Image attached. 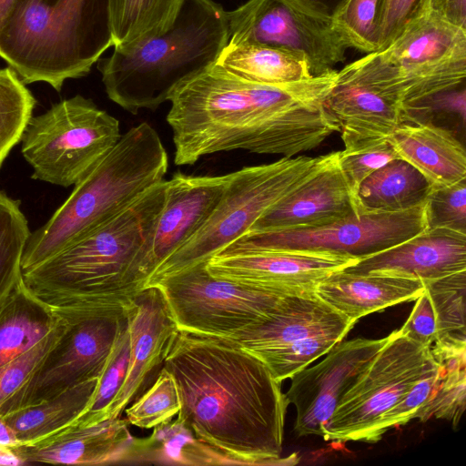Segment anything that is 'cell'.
<instances>
[{
    "label": "cell",
    "instance_id": "19",
    "mask_svg": "<svg viewBox=\"0 0 466 466\" xmlns=\"http://www.w3.org/2000/svg\"><path fill=\"white\" fill-rule=\"evenodd\" d=\"M228 178L229 174L188 176L177 172L167 180L165 202L148 254L150 276L202 228L219 202Z\"/></svg>",
    "mask_w": 466,
    "mask_h": 466
},
{
    "label": "cell",
    "instance_id": "26",
    "mask_svg": "<svg viewBox=\"0 0 466 466\" xmlns=\"http://www.w3.org/2000/svg\"><path fill=\"white\" fill-rule=\"evenodd\" d=\"M62 321L22 279L0 307V367L36 345Z\"/></svg>",
    "mask_w": 466,
    "mask_h": 466
},
{
    "label": "cell",
    "instance_id": "7",
    "mask_svg": "<svg viewBox=\"0 0 466 466\" xmlns=\"http://www.w3.org/2000/svg\"><path fill=\"white\" fill-rule=\"evenodd\" d=\"M341 72L371 80L403 105L464 84L466 30L427 11L386 48L369 53Z\"/></svg>",
    "mask_w": 466,
    "mask_h": 466
},
{
    "label": "cell",
    "instance_id": "25",
    "mask_svg": "<svg viewBox=\"0 0 466 466\" xmlns=\"http://www.w3.org/2000/svg\"><path fill=\"white\" fill-rule=\"evenodd\" d=\"M399 157L414 167L431 187L466 179V152L454 133L431 122H403L387 137Z\"/></svg>",
    "mask_w": 466,
    "mask_h": 466
},
{
    "label": "cell",
    "instance_id": "47",
    "mask_svg": "<svg viewBox=\"0 0 466 466\" xmlns=\"http://www.w3.org/2000/svg\"><path fill=\"white\" fill-rule=\"evenodd\" d=\"M297 9L317 18L333 22L348 0H285Z\"/></svg>",
    "mask_w": 466,
    "mask_h": 466
},
{
    "label": "cell",
    "instance_id": "49",
    "mask_svg": "<svg viewBox=\"0 0 466 466\" xmlns=\"http://www.w3.org/2000/svg\"><path fill=\"white\" fill-rule=\"evenodd\" d=\"M17 446V441L5 421L4 418L0 416V447L7 450H11Z\"/></svg>",
    "mask_w": 466,
    "mask_h": 466
},
{
    "label": "cell",
    "instance_id": "3",
    "mask_svg": "<svg viewBox=\"0 0 466 466\" xmlns=\"http://www.w3.org/2000/svg\"><path fill=\"white\" fill-rule=\"evenodd\" d=\"M167 180L86 236L22 272L26 288L64 319L123 313L151 274L148 254Z\"/></svg>",
    "mask_w": 466,
    "mask_h": 466
},
{
    "label": "cell",
    "instance_id": "23",
    "mask_svg": "<svg viewBox=\"0 0 466 466\" xmlns=\"http://www.w3.org/2000/svg\"><path fill=\"white\" fill-rule=\"evenodd\" d=\"M355 323L315 292L287 294L261 323L231 341L258 358L318 333H349Z\"/></svg>",
    "mask_w": 466,
    "mask_h": 466
},
{
    "label": "cell",
    "instance_id": "24",
    "mask_svg": "<svg viewBox=\"0 0 466 466\" xmlns=\"http://www.w3.org/2000/svg\"><path fill=\"white\" fill-rule=\"evenodd\" d=\"M424 290L423 281L417 278L345 269L330 273L315 288L318 297L355 322L370 313L414 301Z\"/></svg>",
    "mask_w": 466,
    "mask_h": 466
},
{
    "label": "cell",
    "instance_id": "13",
    "mask_svg": "<svg viewBox=\"0 0 466 466\" xmlns=\"http://www.w3.org/2000/svg\"><path fill=\"white\" fill-rule=\"evenodd\" d=\"M126 312L66 320V327L60 338L27 380L0 407V416L51 399L85 380L98 378Z\"/></svg>",
    "mask_w": 466,
    "mask_h": 466
},
{
    "label": "cell",
    "instance_id": "10",
    "mask_svg": "<svg viewBox=\"0 0 466 466\" xmlns=\"http://www.w3.org/2000/svg\"><path fill=\"white\" fill-rule=\"evenodd\" d=\"M207 261L147 286L160 289L179 331L234 340L261 323L287 295L216 278Z\"/></svg>",
    "mask_w": 466,
    "mask_h": 466
},
{
    "label": "cell",
    "instance_id": "14",
    "mask_svg": "<svg viewBox=\"0 0 466 466\" xmlns=\"http://www.w3.org/2000/svg\"><path fill=\"white\" fill-rule=\"evenodd\" d=\"M229 44L284 49L308 62L318 76L335 70L350 48L332 22L308 15L285 0H248L228 12Z\"/></svg>",
    "mask_w": 466,
    "mask_h": 466
},
{
    "label": "cell",
    "instance_id": "40",
    "mask_svg": "<svg viewBox=\"0 0 466 466\" xmlns=\"http://www.w3.org/2000/svg\"><path fill=\"white\" fill-rule=\"evenodd\" d=\"M442 366L435 361L410 388L401 399L385 413L379 425V436L391 427L398 428L418 417L420 412L435 396L442 377Z\"/></svg>",
    "mask_w": 466,
    "mask_h": 466
},
{
    "label": "cell",
    "instance_id": "12",
    "mask_svg": "<svg viewBox=\"0 0 466 466\" xmlns=\"http://www.w3.org/2000/svg\"><path fill=\"white\" fill-rule=\"evenodd\" d=\"M426 228L425 201L401 211L355 214L314 228L264 232L249 230L224 249L328 251L360 259L394 247Z\"/></svg>",
    "mask_w": 466,
    "mask_h": 466
},
{
    "label": "cell",
    "instance_id": "36",
    "mask_svg": "<svg viewBox=\"0 0 466 466\" xmlns=\"http://www.w3.org/2000/svg\"><path fill=\"white\" fill-rule=\"evenodd\" d=\"M465 350L434 357L442 366V377L433 399L417 419L424 422L434 416L452 422L454 429L465 409Z\"/></svg>",
    "mask_w": 466,
    "mask_h": 466
},
{
    "label": "cell",
    "instance_id": "29",
    "mask_svg": "<svg viewBox=\"0 0 466 466\" xmlns=\"http://www.w3.org/2000/svg\"><path fill=\"white\" fill-rule=\"evenodd\" d=\"M97 380H85L51 399L3 416L17 446L39 441L75 421L90 401Z\"/></svg>",
    "mask_w": 466,
    "mask_h": 466
},
{
    "label": "cell",
    "instance_id": "39",
    "mask_svg": "<svg viewBox=\"0 0 466 466\" xmlns=\"http://www.w3.org/2000/svg\"><path fill=\"white\" fill-rule=\"evenodd\" d=\"M384 0H348L332 24L349 47L367 54L378 47Z\"/></svg>",
    "mask_w": 466,
    "mask_h": 466
},
{
    "label": "cell",
    "instance_id": "45",
    "mask_svg": "<svg viewBox=\"0 0 466 466\" xmlns=\"http://www.w3.org/2000/svg\"><path fill=\"white\" fill-rule=\"evenodd\" d=\"M429 4L430 0H384L376 51L386 48L410 23L424 15Z\"/></svg>",
    "mask_w": 466,
    "mask_h": 466
},
{
    "label": "cell",
    "instance_id": "20",
    "mask_svg": "<svg viewBox=\"0 0 466 466\" xmlns=\"http://www.w3.org/2000/svg\"><path fill=\"white\" fill-rule=\"evenodd\" d=\"M324 106L337 123L345 149L385 140L401 124V100L376 84L337 71Z\"/></svg>",
    "mask_w": 466,
    "mask_h": 466
},
{
    "label": "cell",
    "instance_id": "42",
    "mask_svg": "<svg viewBox=\"0 0 466 466\" xmlns=\"http://www.w3.org/2000/svg\"><path fill=\"white\" fill-rule=\"evenodd\" d=\"M398 158H400L399 156L387 138L365 147L339 151V165L354 200L358 189L365 178L389 162Z\"/></svg>",
    "mask_w": 466,
    "mask_h": 466
},
{
    "label": "cell",
    "instance_id": "28",
    "mask_svg": "<svg viewBox=\"0 0 466 466\" xmlns=\"http://www.w3.org/2000/svg\"><path fill=\"white\" fill-rule=\"evenodd\" d=\"M431 185L414 167L398 158L370 174L355 198L358 214L395 212L426 201Z\"/></svg>",
    "mask_w": 466,
    "mask_h": 466
},
{
    "label": "cell",
    "instance_id": "27",
    "mask_svg": "<svg viewBox=\"0 0 466 466\" xmlns=\"http://www.w3.org/2000/svg\"><path fill=\"white\" fill-rule=\"evenodd\" d=\"M153 429L147 438H134L125 463L238 465L235 460L198 439L177 418Z\"/></svg>",
    "mask_w": 466,
    "mask_h": 466
},
{
    "label": "cell",
    "instance_id": "35",
    "mask_svg": "<svg viewBox=\"0 0 466 466\" xmlns=\"http://www.w3.org/2000/svg\"><path fill=\"white\" fill-rule=\"evenodd\" d=\"M129 358L130 338L126 315L121 320L116 339L98 377L92 398L85 410L73 422L87 425L107 419L108 410L126 380Z\"/></svg>",
    "mask_w": 466,
    "mask_h": 466
},
{
    "label": "cell",
    "instance_id": "2",
    "mask_svg": "<svg viewBox=\"0 0 466 466\" xmlns=\"http://www.w3.org/2000/svg\"><path fill=\"white\" fill-rule=\"evenodd\" d=\"M164 366L181 400L177 419L238 465H294L280 458L289 406L280 382L234 341L177 333Z\"/></svg>",
    "mask_w": 466,
    "mask_h": 466
},
{
    "label": "cell",
    "instance_id": "30",
    "mask_svg": "<svg viewBox=\"0 0 466 466\" xmlns=\"http://www.w3.org/2000/svg\"><path fill=\"white\" fill-rule=\"evenodd\" d=\"M216 65L238 77L265 85L294 83L313 76L304 57L257 44L228 43Z\"/></svg>",
    "mask_w": 466,
    "mask_h": 466
},
{
    "label": "cell",
    "instance_id": "9",
    "mask_svg": "<svg viewBox=\"0 0 466 466\" xmlns=\"http://www.w3.org/2000/svg\"><path fill=\"white\" fill-rule=\"evenodd\" d=\"M119 121L80 95L30 119L21 152L33 179L68 187L81 180L121 137Z\"/></svg>",
    "mask_w": 466,
    "mask_h": 466
},
{
    "label": "cell",
    "instance_id": "17",
    "mask_svg": "<svg viewBox=\"0 0 466 466\" xmlns=\"http://www.w3.org/2000/svg\"><path fill=\"white\" fill-rule=\"evenodd\" d=\"M339 153H329L323 165L268 208L249 230L314 228L358 214L354 198L339 165Z\"/></svg>",
    "mask_w": 466,
    "mask_h": 466
},
{
    "label": "cell",
    "instance_id": "44",
    "mask_svg": "<svg viewBox=\"0 0 466 466\" xmlns=\"http://www.w3.org/2000/svg\"><path fill=\"white\" fill-rule=\"evenodd\" d=\"M435 116H454L464 126L466 117L464 84L403 105L401 123L431 122Z\"/></svg>",
    "mask_w": 466,
    "mask_h": 466
},
{
    "label": "cell",
    "instance_id": "41",
    "mask_svg": "<svg viewBox=\"0 0 466 466\" xmlns=\"http://www.w3.org/2000/svg\"><path fill=\"white\" fill-rule=\"evenodd\" d=\"M427 228H444L466 233V179L431 187L426 198Z\"/></svg>",
    "mask_w": 466,
    "mask_h": 466
},
{
    "label": "cell",
    "instance_id": "11",
    "mask_svg": "<svg viewBox=\"0 0 466 466\" xmlns=\"http://www.w3.org/2000/svg\"><path fill=\"white\" fill-rule=\"evenodd\" d=\"M435 361L431 347L392 331L379 352L346 391L329 420L327 441L380 440V420Z\"/></svg>",
    "mask_w": 466,
    "mask_h": 466
},
{
    "label": "cell",
    "instance_id": "16",
    "mask_svg": "<svg viewBox=\"0 0 466 466\" xmlns=\"http://www.w3.org/2000/svg\"><path fill=\"white\" fill-rule=\"evenodd\" d=\"M386 341L387 337L341 340L319 363L290 378L284 395L288 404L296 408L294 431L299 437H322L340 399Z\"/></svg>",
    "mask_w": 466,
    "mask_h": 466
},
{
    "label": "cell",
    "instance_id": "15",
    "mask_svg": "<svg viewBox=\"0 0 466 466\" xmlns=\"http://www.w3.org/2000/svg\"><path fill=\"white\" fill-rule=\"evenodd\" d=\"M359 258L328 251L243 248L223 249L207 261L214 277L283 294L315 292L330 273L354 265Z\"/></svg>",
    "mask_w": 466,
    "mask_h": 466
},
{
    "label": "cell",
    "instance_id": "32",
    "mask_svg": "<svg viewBox=\"0 0 466 466\" xmlns=\"http://www.w3.org/2000/svg\"><path fill=\"white\" fill-rule=\"evenodd\" d=\"M436 321V339L431 350L457 352L466 350V269L424 280Z\"/></svg>",
    "mask_w": 466,
    "mask_h": 466
},
{
    "label": "cell",
    "instance_id": "50",
    "mask_svg": "<svg viewBox=\"0 0 466 466\" xmlns=\"http://www.w3.org/2000/svg\"><path fill=\"white\" fill-rule=\"evenodd\" d=\"M17 0H0V35L9 19Z\"/></svg>",
    "mask_w": 466,
    "mask_h": 466
},
{
    "label": "cell",
    "instance_id": "1",
    "mask_svg": "<svg viewBox=\"0 0 466 466\" xmlns=\"http://www.w3.org/2000/svg\"><path fill=\"white\" fill-rule=\"evenodd\" d=\"M337 71L283 85L238 77L216 64L171 93L167 122L172 129L177 166L243 149L292 157L339 132L325 99Z\"/></svg>",
    "mask_w": 466,
    "mask_h": 466
},
{
    "label": "cell",
    "instance_id": "34",
    "mask_svg": "<svg viewBox=\"0 0 466 466\" xmlns=\"http://www.w3.org/2000/svg\"><path fill=\"white\" fill-rule=\"evenodd\" d=\"M36 101L10 66L0 69V168L21 142Z\"/></svg>",
    "mask_w": 466,
    "mask_h": 466
},
{
    "label": "cell",
    "instance_id": "48",
    "mask_svg": "<svg viewBox=\"0 0 466 466\" xmlns=\"http://www.w3.org/2000/svg\"><path fill=\"white\" fill-rule=\"evenodd\" d=\"M428 11L445 22L466 30V0H430Z\"/></svg>",
    "mask_w": 466,
    "mask_h": 466
},
{
    "label": "cell",
    "instance_id": "21",
    "mask_svg": "<svg viewBox=\"0 0 466 466\" xmlns=\"http://www.w3.org/2000/svg\"><path fill=\"white\" fill-rule=\"evenodd\" d=\"M127 423L120 416L87 425L72 422L39 441L11 451L23 464L125 463L134 441Z\"/></svg>",
    "mask_w": 466,
    "mask_h": 466
},
{
    "label": "cell",
    "instance_id": "6",
    "mask_svg": "<svg viewBox=\"0 0 466 466\" xmlns=\"http://www.w3.org/2000/svg\"><path fill=\"white\" fill-rule=\"evenodd\" d=\"M112 46L108 0H17L0 35V56L21 80L56 91Z\"/></svg>",
    "mask_w": 466,
    "mask_h": 466
},
{
    "label": "cell",
    "instance_id": "18",
    "mask_svg": "<svg viewBox=\"0 0 466 466\" xmlns=\"http://www.w3.org/2000/svg\"><path fill=\"white\" fill-rule=\"evenodd\" d=\"M126 315L130 338L129 364L107 419L120 416L139 394L155 369L164 362L178 332L162 292L155 286L141 289Z\"/></svg>",
    "mask_w": 466,
    "mask_h": 466
},
{
    "label": "cell",
    "instance_id": "46",
    "mask_svg": "<svg viewBox=\"0 0 466 466\" xmlns=\"http://www.w3.org/2000/svg\"><path fill=\"white\" fill-rule=\"evenodd\" d=\"M415 300L409 318L400 330L411 340L431 347L436 339V321L433 307L426 289Z\"/></svg>",
    "mask_w": 466,
    "mask_h": 466
},
{
    "label": "cell",
    "instance_id": "5",
    "mask_svg": "<svg viewBox=\"0 0 466 466\" xmlns=\"http://www.w3.org/2000/svg\"><path fill=\"white\" fill-rule=\"evenodd\" d=\"M166 148L147 122L131 127L81 179L47 222L31 232L22 272L78 241L165 179Z\"/></svg>",
    "mask_w": 466,
    "mask_h": 466
},
{
    "label": "cell",
    "instance_id": "43",
    "mask_svg": "<svg viewBox=\"0 0 466 466\" xmlns=\"http://www.w3.org/2000/svg\"><path fill=\"white\" fill-rule=\"evenodd\" d=\"M66 327L63 321L36 345L0 367V407L27 380Z\"/></svg>",
    "mask_w": 466,
    "mask_h": 466
},
{
    "label": "cell",
    "instance_id": "8",
    "mask_svg": "<svg viewBox=\"0 0 466 466\" xmlns=\"http://www.w3.org/2000/svg\"><path fill=\"white\" fill-rule=\"evenodd\" d=\"M329 154L316 157H282L269 164L229 173L224 193L202 228L165 259L146 285L208 260L248 232L273 205L308 179Z\"/></svg>",
    "mask_w": 466,
    "mask_h": 466
},
{
    "label": "cell",
    "instance_id": "51",
    "mask_svg": "<svg viewBox=\"0 0 466 466\" xmlns=\"http://www.w3.org/2000/svg\"><path fill=\"white\" fill-rule=\"evenodd\" d=\"M22 461L11 450L0 447V465H21Z\"/></svg>",
    "mask_w": 466,
    "mask_h": 466
},
{
    "label": "cell",
    "instance_id": "38",
    "mask_svg": "<svg viewBox=\"0 0 466 466\" xmlns=\"http://www.w3.org/2000/svg\"><path fill=\"white\" fill-rule=\"evenodd\" d=\"M347 334L346 331L318 333L265 353L258 359L268 367L274 379L281 383L328 353Z\"/></svg>",
    "mask_w": 466,
    "mask_h": 466
},
{
    "label": "cell",
    "instance_id": "22",
    "mask_svg": "<svg viewBox=\"0 0 466 466\" xmlns=\"http://www.w3.org/2000/svg\"><path fill=\"white\" fill-rule=\"evenodd\" d=\"M353 273H388L424 280L466 269V233L426 228L416 236L344 268Z\"/></svg>",
    "mask_w": 466,
    "mask_h": 466
},
{
    "label": "cell",
    "instance_id": "33",
    "mask_svg": "<svg viewBox=\"0 0 466 466\" xmlns=\"http://www.w3.org/2000/svg\"><path fill=\"white\" fill-rule=\"evenodd\" d=\"M30 235L19 202L0 191V307L22 279V256Z\"/></svg>",
    "mask_w": 466,
    "mask_h": 466
},
{
    "label": "cell",
    "instance_id": "4",
    "mask_svg": "<svg viewBox=\"0 0 466 466\" xmlns=\"http://www.w3.org/2000/svg\"><path fill=\"white\" fill-rule=\"evenodd\" d=\"M228 42V12L212 0H184L171 26L99 64L107 96L137 114L155 110L184 81L216 64Z\"/></svg>",
    "mask_w": 466,
    "mask_h": 466
},
{
    "label": "cell",
    "instance_id": "37",
    "mask_svg": "<svg viewBox=\"0 0 466 466\" xmlns=\"http://www.w3.org/2000/svg\"><path fill=\"white\" fill-rule=\"evenodd\" d=\"M180 408L181 400L176 380L163 367L151 387L124 410L129 424L151 429L172 420Z\"/></svg>",
    "mask_w": 466,
    "mask_h": 466
},
{
    "label": "cell",
    "instance_id": "31",
    "mask_svg": "<svg viewBox=\"0 0 466 466\" xmlns=\"http://www.w3.org/2000/svg\"><path fill=\"white\" fill-rule=\"evenodd\" d=\"M183 1L108 0L113 46H127L167 31Z\"/></svg>",
    "mask_w": 466,
    "mask_h": 466
}]
</instances>
